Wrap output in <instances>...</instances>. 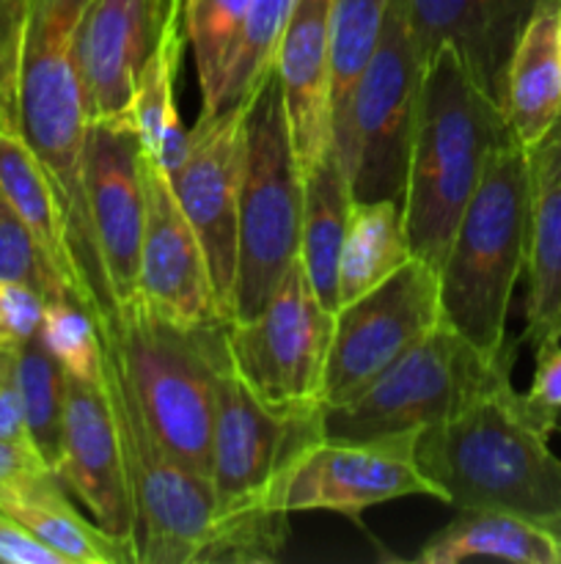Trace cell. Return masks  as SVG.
I'll use <instances>...</instances> for the list:
<instances>
[{
    "label": "cell",
    "mask_w": 561,
    "mask_h": 564,
    "mask_svg": "<svg viewBox=\"0 0 561 564\" xmlns=\"http://www.w3.org/2000/svg\"><path fill=\"white\" fill-rule=\"evenodd\" d=\"M322 408L280 411L258 400L229 361L218 375L212 424L215 534L207 564L278 562L289 534L280 505L292 463L324 438Z\"/></svg>",
    "instance_id": "6da1fadb"
},
{
    "label": "cell",
    "mask_w": 561,
    "mask_h": 564,
    "mask_svg": "<svg viewBox=\"0 0 561 564\" xmlns=\"http://www.w3.org/2000/svg\"><path fill=\"white\" fill-rule=\"evenodd\" d=\"M88 0H31L20 83H16V130L53 185L69 231L72 257L86 292V314L97 330L116 323L119 303L94 237L86 198V130L80 77L72 53V33Z\"/></svg>",
    "instance_id": "7a4b0ae2"
},
{
    "label": "cell",
    "mask_w": 561,
    "mask_h": 564,
    "mask_svg": "<svg viewBox=\"0 0 561 564\" xmlns=\"http://www.w3.org/2000/svg\"><path fill=\"white\" fill-rule=\"evenodd\" d=\"M522 394L501 378L416 438V460L443 505L504 510L544 527L561 516V460Z\"/></svg>",
    "instance_id": "3957f363"
},
{
    "label": "cell",
    "mask_w": 561,
    "mask_h": 564,
    "mask_svg": "<svg viewBox=\"0 0 561 564\" xmlns=\"http://www.w3.org/2000/svg\"><path fill=\"white\" fill-rule=\"evenodd\" d=\"M515 141L454 47L440 44L424 64L405 187V231L413 257L440 270L465 204L495 149Z\"/></svg>",
    "instance_id": "277c9868"
},
{
    "label": "cell",
    "mask_w": 561,
    "mask_h": 564,
    "mask_svg": "<svg viewBox=\"0 0 561 564\" xmlns=\"http://www.w3.org/2000/svg\"><path fill=\"white\" fill-rule=\"evenodd\" d=\"M528 152L495 149L438 270L440 323L495 358L509 347L506 317L528 257Z\"/></svg>",
    "instance_id": "5b68a950"
},
{
    "label": "cell",
    "mask_w": 561,
    "mask_h": 564,
    "mask_svg": "<svg viewBox=\"0 0 561 564\" xmlns=\"http://www.w3.org/2000/svg\"><path fill=\"white\" fill-rule=\"evenodd\" d=\"M99 336L119 350L138 405L165 449L209 479L218 375L229 361L226 323L176 328L132 301Z\"/></svg>",
    "instance_id": "8992f818"
},
{
    "label": "cell",
    "mask_w": 561,
    "mask_h": 564,
    "mask_svg": "<svg viewBox=\"0 0 561 564\" xmlns=\"http://www.w3.org/2000/svg\"><path fill=\"white\" fill-rule=\"evenodd\" d=\"M99 341L102 389L132 499V564H207L215 534L212 485L165 449L138 405L116 345L105 336Z\"/></svg>",
    "instance_id": "52a82bcc"
},
{
    "label": "cell",
    "mask_w": 561,
    "mask_h": 564,
    "mask_svg": "<svg viewBox=\"0 0 561 564\" xmlns=\"http://www.w3.org/2000/svg\"><path fill=\"white\" fill-rule=\"evenodd\" d=\"M300 224L302 174L292 152L284 94L273 66L248 97L234 319L256 317L300 257Z\"/></svg>",
    "instance_id": "ba28073f"
},
{
    "label": "cell",
    "mask_w": 561,
    "mask_h": 564,
    "mask_svg": "<svg viewBox=\"0 0 561 564\" xmlns=\"http://www.w3.org/2000/svg\"><path fill=\"white\" fill-rule=\"evenodd\" d=\"M520 341L512 339L490 358L449 325L429 328L399 361L391 364L361 397L324 408V438L369 441L385 435H418L460 413L501 378H509Z\"/></svg>",
    "instance_id": "9c48e42d"
},
{
    "label": "cell",
    "mask_w": 561,
    "mask_h": 564,
    "mask_svg": "<svg viewBox=\"0 0 561 564\" xmlns=\"http://www.w3.org/2000/svg\"><path fill=\"white\" fill-rule=\"evenodd\" d=\"M424 64L405 6L391 0L380 44L352 99L346 135L336 147L355 202H405Z\"/></svg>",
    "instance_id": "30bf717a"
},
{
    "label": "cell",
    "mask_w": 561,
    "mask_h": 564,
    "mask_svg": "<svg viewBox=\"0 0 561 564\" xmlns=\"http://www.w3.org/2000/svg\"><path fill=\"white\" fill-rule=\"evenodd\" d=\"M333 312L322 306L297 257L251 319L226 323V345L242 383L280 411L322 408Z\"/></svg>",
    "instance_id": "8fae6325"
},
{
    "label": "cell",
    "mask_w": 561,
    "mask_h": 564,
    "mask_svg": "<svg viewBox=\"0 0 561 564\" xmlns=\"http://www.w3.org/2000/svg\"><path fill=\"white\" fill-rule=\"evenodd\" d=\"M438 323V270L418 257L407 259L366 295L336 308L322 386L324 408L361 397Z\"/></svg>",
    "instance_id": "7c38bea8"
},
{
    "label": "cell",
    "mask_w": 561,
    "mask_h": 564,
    "mask_svg": "<svg viewBox=\"0 0 561 564\" xmlns=\"http://www.w3.org/2000/svg\"><path fill=\"white\" fill-rule=\"evenodd\" d=\"M245 113L248 99L223 110H201L187 138L185 158L168 174L170 187L204 246L223 323L234 319Z\"/></svg>",
    "instance_id": "4fadbf2b"
},
{
    "label": "cell",
    "mask_w": 561,
    "mask_h": 564,
    "mask_svg": "<svg viewBox=\"0 0 561 564\" xmlns=\"http://www.w3.org/2000/svg\"><path fill=\"white\" fill-rule=\"evenodd\" d=\"M416 438L407 433L369 441H317L292 463L280 505L286 512L328 510L361 523V516L372 507L407 496L440 501L438 488L416 460Z\"/></svg>",
    "instance_id": "5bb4252c"
},
{
    "label": "cell",
    "mask_w": 561,
    "mask_h": 564,
    "mask_svg": "<svg viewBox=\"0 0 561 564\" xmlns=\"http://www.w3.org/2000/svg\"><path fill=\"white\" fill-rule=\"evenodd\" d=\"M82 171L94 237L121 308L138 301V264L146 218L143 147L132 110L88 121Z\"/></svg>",
    "instance_id": "9a60e30c"
},
{
    "label": "cell",
    "mask_w": 561,
    "mask_h": 564,
    "mask_svg": "<svg viewBox=\"0 0 561 564\" xmlns=\"http://www.w3.org/2000/svg\"><path fill=\"white\" fill-rule=\"evenodd\" d=\"M143 218L141 264H138V301L176 328H207L223 317L215 301L204 246L187 220L163 165L143 152Z\"/></svg>",
    "instance_id": "2e32d148"
},
{
    "label": "cell",
    "mask_w": 561,
    "mask_h": 564,
    "mask_svg": "<svg viewBox=\"0 0 561 564\" xmlns=\"http://www.w3.org/2000/svg\"><path fill=\"white\" fill-rule=\"evenodd\" d=\"M182 0H88L72 33L88 121L132 110L138 80Z\"/></svg>",
    "instance_id": "e0dca14e"
},
{
    "label": "cell",
    "mask_w": 561,
    "mask_h": 564,
    "mask_svg": "<svg viewBox=\"0 0 561 564\" xmlns=\"http://www.w3.org/2000/svg\"><path fill=\"white\" fill-rule=\"evenodd\" d=\"M53 471L61 485L91 512L94 523L130 549L132 499L102 380L86 383L66 375L64 430Z\"/></svg>",
    "instance_id": "ac0fdd59"
},
{
    "label": "cell",
    "mask_w": 561,
    "mask_h": 564,
    "mask_svg": "<svg viewBox=\"0 0 561 564\" xmlns=\"http://www.w3.org/2000/svg\"><path fill=\"white\" fill-rule=\"evenodd\" d=\"M292 152L300 174L311 171L333 143L330 116V0H297L275 50Z\"/></svg>",
    "instance_id": "d6986e66"
},
{
    "label": "cell",
    "mask_w": 561,
    "mask_h": 564,
    "mask_svg": "<svg viewBox=\"0 0 561 564\" xmlns=\"http://www.w3.org/2000/svg\"><path fill=\"white\" fill-rule=\"evenodd\" d=\"M537 0H402L424 61L449 44L473 80L498 99L517 36Z\"/></svg>",
    "instance_id": "ffe728a7"
},
{
    "label": "cell",
    "mask_w": 561,
    "mask_h": 564,
    "mask_svg": "<svg viewBox=\"0 0 561 564\" xmlns=\"http://www.w3.org/2000/svg\"><path fill=\"white\" fill-rule=\"evenodd\" d=\"M528 292L520 341L539 352L561 345V116L528 149Z\"/></svg>",
    "instance_id": "44dd1931"
},
{
    "label": "cell",
    "mask_w": 561,
    "mask_h": 564,
    "mask_svg": "<svg viewBox=\"0 0 561 564\" xmlns=\"http://www.w3.org/2000/svg\"><path fill=\"white\" fill-rule=\"evenodd\" d=\"M561 0H537L501 86V110L517 147H537L561 116Z\"/></svg>",
    "instance_id": "7402d4cb"
},
{
    "label": "cell",
    "mask_w": 561,
    "mask_h": 564,
    "mask_svg": "<svg viewBox=\"0 0 561 564\" xmlns=\"http://www.w3.org/2000/svg\"><path fill=\"white\" fill-rule=\"evenodd\" d=\"M0 191L28 226L53 273L72 301L86 312V292L72 257L69 231L47 174L14 127H0Z\"/></svg>",
    "instance_id": "603a6c76"
},
{
    "label": "cell",
    "mask_w": 561,
    "mask_h": 564,
    "mask_svg": "<svg viewBox=\"0 0 561 564\" xmlns=\"http://www.w3.org/2000/svg\"><path fill=\"white\" fill-rule=\"evenodd\" d=\"M0 510L25 527L33 538L64 560V564H124L130 549L110 538L97 523L86 521L66 499L55 471L0 494Z\"/></svg>",
    "instance_id": "cb8c5ba5"
},
{
    "label": "cell",
    "mask_w": 561,
    "mask_h": 564,
    "mask_svg": "<svg viewBox=\"0 0 561 564\" xmlns=\"http://www.w3.org/2000/svg\"><path fill=\"white\" fill-rule=\"evenodd\" d=\"M352 187L336 147L302 174L300 259L324 308H339V257L352 209Z\"/></svg>",
    "instance_id": "d4e9b609"
},
{
    "label": "cell",
    "mask_w": 561,
    "mask_h": 564,
    "mask_svg": "<svg viewBox=\"0 0 561 564\" xmlns=\"http://www.w3.org/2000/svg\"><path fill=\"white\" fill-rule=\"evenodd\" d=\"M424 564H457L465 560H504L515 564H561L550 532L528 518L504 510H460L418 551Z\"/></svg>",
    "instance_id": "484cf974"
},
{
    "label": "cell",
    "mask_w": 561,
    "mask_h": 564,
    "mask_svg": "<svg viewBox=\"0 0 561 564\" xmlns=\"http://www.w3.org/2000/svg\"><path fill=\"white\" fill-rule=\"evenodd\" d=\"M410 257L402 202H352L339 257V306L383 284Z\"/></svg>",
    "instance_id": "4316f807"
},
{
    "label": "cell",
    "mask_w": 561,
    "mask_h": 564,
    "mask_svg": "<svg viewBox=\"0 0 561 564\" xmlns=\"http://www.w3.org/2000/svg\"><path fill=\"white\" fill-rule=\"evenodd\" d=\"M182 3H176V9L170 11L163 36H160L157 47L148 55L141 80H138L135 97H132V119H135L143 152L152 154L163 165L165 174H170L179 165V160L185 158L187 138H190V132L182 127L174 97L182 44H185Z\"/></svg>",
    "instance_id": "83f0119b"
},
{
    "label": "cell",
    "mask_w": 561,
    "mask_h": 564,
    "mask_svg": "<svg viewBox=\"0 0 561 564\" xmlns=\"http://www.w3.org/2000/svg\"><path fill=\"white\" fill-rule=\"evenodd\" d=\"M391 0H330V116L339 147L350 124L358 83L383 33Z\"/></svg>",
    "instance_id": "f1b7e54d"
},
{
    "label": "cell",
    "mask_w": 561,
    "mask_h": 564,
    "mask_svg": "<svg viewBox=\"0 0 561 564\" xmlns=\"http://www.w3.org/2000/svg\"><path fill=\"white\" fill-rule=\"evenodd\" d=\"M295 6L297 0H251L218 91L212 102L201 110H223L251 97L253 88L273 69L275 50L289 25Z\"/></svg>",
    "instance_id": "f546056e"
},
{
    "label": "cell",
    "mask_w": 561,
    "mask_h": 564,
    "mask_svg": "<svg viewBox=\"0 0 561 564\" xmlns=\"http://www.w3.org/2000/svg\"><path fill=\"white\" fill-rule=\"evenodd\" d=\"M16 378H20L22 411H25L28 435L38 455L55 468L64 430V386L66 375L42 345L38 334L16 347Z\"/></svg>",
    "instance_id": "4dcf8cb0"
},
{
    "label": "cell",
    "mask_w": 561,
    "mask_h": 564,
    "mask_svg": "<svg viewBox=\"0 0 561 564\" xmlns=\"http://www.w3.org/2000/svg\"><path fill=\"white\" fill-rule=\"evenodd\" d=\"M248 9H251V0H185L182 3V25H185V39L196 58V75L204 99L201 108H207L218 91Z\"/></svg>",
    "instance_id": "1f68e13d"
},
{
    "label": "cell",
    "mask_w": 561,
    "mask_h": 564,
    "mask_svg": "<svg viewBox=\"0 0 561 564\" xmlns=\"http://www.w3.org/2000/svg\"><path fill=\"white\" fill-rule=\"evenodd\" d=\"M38 339L66 375L86 383L102 380V341L94 319L72 301H47Z\"/></svg>",
    "instance_id": "d6a6232c"
},
{
    "label": "cell",
    "mask_w": 561,
    "mask_h": 564,
    "mask_svg": "<svg viewBox=\"0 0 561 564\" xmlns=\"http://www.w3.org/2000/svg\"><path fill=\"white\" fill-rule=\"evenodd\" d=\"M0 281L33 286L47 301H72L3 191H0Z\"/></svg>",
    "instance_id": "836d02e7"
},
{
    "label": "cell",
    "mask_w": 561,
    "mask_h": 564,
    "mask_svg": "<svg viewBox=\"0 0 561 564\" xmlns=\"http://www.w3.org/2000/svg\"><path fill=\"white\" fill-rule=\"evenodd\" d=\"M28 3L31 0H0V127H14V130Z\"/></svg>",
    "instance_id": "e575fe53"
},
{
    "label": "cell",
    "mask_w": 561,
    "mask_h": 564,
    "mask_svg": "<svg viewBox=\"0 0 561 564\" xmlns=\"http://www.w3.org/2000/svg\"><path fill=\"white\" fill-rule=\"evenodd\" d=\"M47 297L28 284L0 281V350L33 339L42 325Z\"/></svg>",
    "instance_id": "d590c367"
},
{
    "label": "cell",
    "mask_w": 561,
    "mask_h": 564,
    "mask_svg": "<svg viewBox=\"0 0 561 564\" xmlns=\"http://www.w3.org/2000/svg\"><path fill=\"white\" fill-rule=\"evenodd\" d=\"M534 356H537V369H534L531 389L522 394V400L534 422L550 435L561 424V345L539 350Z\"/></svg>",
    "instance_id": "8d00e7d4"
},
{
    "label": "cell",
    "mask_w": 561,
    "mask_h": 564,
    "mask_svg": "<svg viewBox=\"0 0 561 564\" xmlns=\"http://www.w3.org/2000/svg\"><path fill=\"white\" fill-rule=\"evenodd\" d=\"M0 438L31 444L25 411H22L20 378H16V347L0 350Z\"/></svg>",
    "instance_id": "74e56055"
},
{
    "label": "cell",
    "mask_w": 561,
    "mask_h": 564,
    "mask_svg": "<svg viewBox=\"0 0 561 564\" xmlns=\"http://www.w3.org/2000/svg\"><path fill=\"white\" fill-rule=\"evenodd\" d=\"M0 562L9 564H64L55 551L38 543L25 527L0 510Z\"/></svg>",
    "instance_id": "f35d334b"
},
{
    "label": "cell",
    "mask_w": 561,
    "mask_h": 564,
    "mask_svg": "<svg viewBox=\"0 0 561 564\" xmlns=\"http://www.w3.org/2000/svg\"><path fill=\"white\" fill-rule=\"evenodd\" d=\"M53 468L47 466L36 446L16 444V441L0 438V494L16 488V485L36 479L42 474H50Z\"/></svg>",
    "instance_id": "ab89813d"
},
{
    "label": "cell",
    "mask_w": 561,
    "mask_h": 564,
    "mask_svg": "<svg viewBox=\"0 0 561 564\" xmlns=\"http://www.w3.org/2000/svg\"><path fill=\"white\" fill-rule=\"evenodd\" d=\"M544 529H548L550 538L556 540V549H559V562H561V516H556L553 521L544 523Z\"/></svg>",
    "instance_id": "60d3db41"
},
{
    "label": "cell",
    "mask_w": 561,
    "mask_h": 564,
    "mask_svg": "<svg viewBox=\"0 0 561 564\" xmlns=\"http://www.w3.org/2000/svg\"><path fill=\"white\" fill-rule=\"evenodd\" d=\"M559 42H561V14H559Z\"/></svg>",
    "instance_id": "b9f144b4"
}]
</instances>
